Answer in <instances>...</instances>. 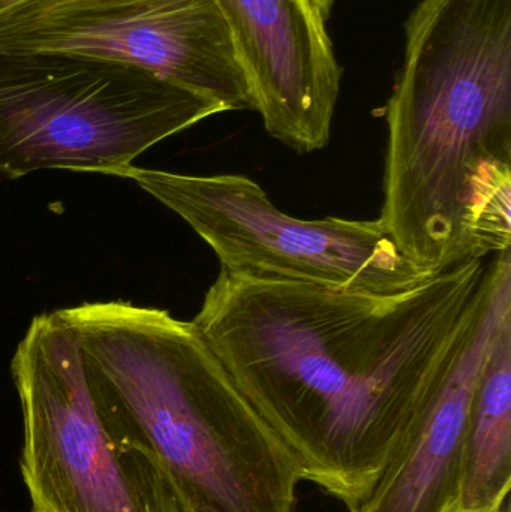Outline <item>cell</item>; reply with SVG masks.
Returning <instances> with one entry per match:
<instances>
[{"mask_svg": "<svg viewBox=\"0 0 511 512\" xmlns=\"http://www.w3.org/2000/svg\"><path fill=\"white\" fill-rule=\"evenodd\" d=\"M59 313L96 405L158 463L183 512H297L290 453L194 322L126 301Z\"/></svg>", "mask_w": 511, "mask_h": 512, "instance_id": "cell-3", "label": "cell"}, {"mask_svg": "<svg viewBox=\"0 0 511 512\" xmlns=\"http://www.w3.org/2000/svg\"><path fill=\"white\" fill-rule=\"evenodd\" d=\"M122 177L182 218L228 273L366 294H398L434 277L399 252L378 219L293 218L242 174L192 176L132 165Z\"/></svg>", "mask_w": 511, "mask_h": 512, "instance_id": "cell-6", "label": "cell"}, {"mask_svg": "<svg viewBox=\"0 0 511 512\" xmlns=\"http://www.w3.org/2000/svg\"><path fill=\"white\" fill-rule=\"evenodd\" d=\"M494 256L366 294L219 271L194 325L290 453L353 510L467 349Z\"/></svg>", "mask_w": 511, "mask_h": 512, "instance_id": "cell-1", "label": "cell"}, {"mask_svg": "<svg viewBox=\"0 0 511 512\" xmlns=\"http://www.w3.org/2000/svg\"><path fill=\"white\" fill-rule=\"evenodd\" d=\"M270 137L297 153L324 149L341 92L326 20L311 0H218Z\"/></svg>", "mask_w": 511, "mask_h": 512, "instance_id": "cell-8", "label": "cell"}, {"mask_svg": "<svg viewBox=\"0 0 511 512\" xmlns=\"http://www.w3.org/2000/svg\"><path fill=\"white\" fill-rule=\"evenodd\" d=\"M378 221L429 274L511 248V12L420 0L386 105Z\"/></svg>", "mask_w": 511, "mask_h": 512, "instance_id": "cell-2", "label": "cell"}, {"mask_svg": "<svg viewBox=\"0 0 511 512\" xmlns=\"http://www.w3.org/2000/svg\"><path fill=\"white\" fill-rule=\"evenodd\" d=\"M11 369L30 512H183L158 463L96 405L59 310L33 318Z\"/></svg>", "mask_w": 511, "mask_h": 512, "instance_id": "cell-5", "label": "cell"}, {"mask_svg": "<svg viewBox=\"0 0 511 512\" xmlns=\"http://www.w3.org/2000/svg\"><path fill=\"white\" fill-rule=\"evenodd\" d=\"M485 312L464 354L371 492L348 512H456L474 397L492 337L511 310V252L494 255Z\"/></svg>", "mask_w": 511, "mask_h": 512, "instance_id": "cell-9", "label": "cell"}, {"mask_svg": "<svg viewBox=\"0 0 511 512\" xmlns=\"http://www.w3.org/2000/svg\"><path fill=\"white\" fill-rule=\"evenodd\" d=\"M311 3L324 20H329L335 0H311Z\"/></svg>", "mask_w": 511, "mask_h": 512, "instance_id": "cell-11", "label": "cell"}, {"mask_svg": "<svg viewBox=\"0 0 511 512\" xmlns=\"http://www.w3.org/2000/svg\"><path fill=\"white\" fill-rule=\"evenodd\" d=\"M24 2H27V0H0V15L6 14V12L17 8L18 5Z\"/></svg>", "mask_w": 511, "mask_h": 512, "instance_id": "cell-12", "label": "cell"}, {"mask_svg": "<svg viewBox=\"0 0 511 512\" xmlns=\"http://www.w3.org/2000/svg\"><path fill=\"white\" fill-rule=\"evenodd\" d=\"M498 512H510V501H509V502H507V504H506V505H504V507H503V508H501V510H500V511H498Z\"/></svg>", "mask_w": 511, "mask_h": 512, "instance_id": "cell-13", "label": "cell"}, {"mask_svg": "<svg viewBox=\"0 0 511 512\" xmlns=\"http://www.w3.org/2000/svg\"><path fill=\"white\" fill-rule=\"evenodd\" d=\"M511 490V310L492 337L474 397L456 512H498Z\"/></svg>", "mask_w": 511, "mask_h": 512, "instance_id": "cell-10", "label": "cell"}, {"mask_svg": "<svg viewBox=\"0 0 511 512\" xmlns=\"http://www.w3.org/2000/svg\"><path fill=\"white\" fill-rule=\"evenodd\" d=\"M224 108L144 69L57 51H0V174L122 177L141 153Z\"/></svg>", "mask_w": 511, "mask_h": 512, "instance_id": "cell-4", "label": "cell"}, {"mask_svg": "<svg viewBox=\"0 0 511 512\" xmlns=\"http://www.w3.org/2000/svg\"><path fill=\"white\" fill-rule=\"evenodd\" d=\"M0 51L113 60L225 111L257 110L218 0H27L0 15Z\"/></svg>", "mask_w": 511, "mask_h": 512, "instance_id": "cell-7", "label": "cell"}]
</instances>
